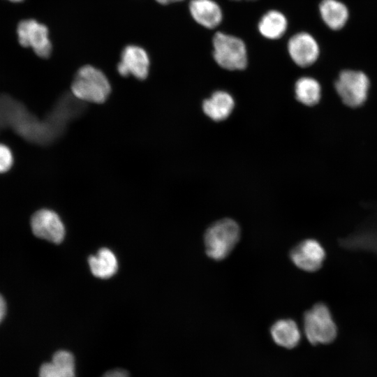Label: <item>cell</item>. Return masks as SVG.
Wrapping results in <instances>:
<instances>
[{"label":"cell","instance_id":"6da1fadb","mask_svg":"<svg viewBox=\"0 0 377 377\" xmlns=\"http://www.w3.org/2000/svg\"><path fill=\"white\" fill-rule=\"evenodd\" d=\"M67 125L52 109L41 120L20 101L0 95V131L10 128L27 141L47 145L64 133Z\"/></svg>","mask_w":377,"mask_h":377},{"label":"cell","instance_id":"7a4b0ae2","mask_svg":"<svg viewBox=\"0 0 377 377\" xmlns=\"http://www.w3.org/2000/svg\"><path fill=\"white\" fill-rule=\"evenodd\" d=\"M240 235L239 226L231 219L225 218L214 222L205 232L206 254L214 260L226 258L239 242Z\"/></svg>","mask_w":377,"mask_h":377},{"label":"cell","instance_id":"3957f363","mask_svg":"<svg viewBox=\"0 0 377 377\" xmlns=\"http://www.w3.org/2000/svg\"><path fill=\"white\" fill-rule=\"evenodd\" d=\"M111 90L110 82L99 69L89 65L81 67L71 84V94L85 103H102Z\"/></svg>","mask_w":377,"mask_h":377},{"label":"cell","instance_id":"277c9868","mask_svg":"<svg viewBox=\"0 0 377 377\" xmlns=\"http://www.w3.org/2000/svg\"><path fill=\"white\" fill-rule=\"evenodd\" d=\"M304 330L307 340L313 345L332 342L337 335V327L328 307L317 303L304 315Z\"/></svg>","mask_w":377,"mask_h":377},{"label":"cell","instance_id":"5b68a950","mask_svg":"<svg viewBox=\"0 0 377 377\" xmlns=\"http://www.w3.org/2000/svg\"><path fill=\"white\" fill-rule=\"evenodd\" d=\"M213 57L219 66L229 71L243 70L247 66V50L236 36L217 32L212 39Z\"/></svg>","mask_w":377,"mask_h":377},{"label":"cell","instance_id":"8992f818","mask_svg":"<svg viewBox=\"0 0 377 377\" xmlns=\"http://www.w3.org/2000/svg\"><path fill=\"white\" fill-rule=\"evenodd\" d=\"M16 35L22 47H31L40 58L50 56L52 47L45 24L34 19L22 20L17 25Z\"/></svg>","mask_w":377,"mask_h":377},{"label":"cell","instance_id":"52a82bcc","mask_svg":"<svg viewBox=\"0 0 377 377\" xmlns=\"http://www.w3.org/2000/svg\"><path fill=\"white\" fill-rule=\"evenodd\" d=\"M369 81L361 71L345 70L341 72L335 82V89L344 104L356 108L367 99Z\"/></svg>","mask_w":377,"mask_h":377},{"label":"cell","instance_id":"ba28073f","mask_svg":"<svg viewBox=\"0 0 377 377\" xmlns=\"http://www.w3.org/2000/svg\"><path fill=\"white\" fill-rule=\"evenodd\" d=\"M290 258L298 268L313 272L322 267L325 251L318 241L308 239L300 242L292 249Z\"/></svg>","mask_w":377,"mask_h":377},{"label":"cell","instance_id":"9c48e42d","mask_svg":"<svg viewBox=\"0 0 377 377\" xmlns=\"http://www.w3.org/2000/svg\"><path fill=\"white\" fill-rule=\"evenodd\" d=\"M31 226L34 234L51 242H61L65 235V228L59 216L54 212L43 209L31 217Z\"/></svg>","mask_w":377,"mask_h":377},{"label":"cell","instance_id":"30bf717a","mask_svg":"<svg viewBox=\"0 0 377 377\" xmlns=\"http://www.w3.org/2000/svg\"><path fill=\"white\" fill-rule=\"evenodd\" d=\"M288 50L292 60L301 67H307L313 64L320 53L316 40L306 32H300L293 35L288 40Z\"/></svg>","mask_w":377,"mask_h":377},{"label":"cell","instance_id":"8fae6325","mask_svg":"<svg viewBox=\"0 0 377 377\" xmlns=\"http://www.w3.org/2000/svg\"><path fill=\"white\" fill-rule=\"evenodd\" d=\"M149 59L146 51L137 45H128L122 51L117 71L123 77L132 75L144 80L147 77Z\"/></svg>","mask_w":377,"mask_h":377},{"label":"cell","instance_id":"7c38bea8","mask_svg":"<svg viewBox=\"0 0 377 377\" xmlns=\"http://www.w3.org/2000/svg\"><path fill=\"white\" fill-rule=\"evenodd\" d=\"M189 11L198 24L207 29L216 27L222 21V10L213 0H191Z\"/></svg>","mask_w":377,"mask_h":377},{"label":"cell","instance_id":"4fadbf2b","mask_svg":"<svg viewBox=\"0 0 377 377\" xmlns=\"http://www.w3.org/2000/svg\"><path fill=\"white\" fill-rule=\"evenodd\" d=\"M235 106L232 96L225 91H216L205 99L202 109L207 116L216 121L227 119Z\"/></svg>","mask_w":377,"mask_h":377},{"label":"cell","instance_id":"5bb4252c","mask_svg":"<svg viewBox=\"0 0 377 377\" xmlns=\"http://www.w3.org/2000/svg\"><path fill=\"white\" fill-rule=\"evenodd\" d=\"M270 333L277 345L288 349L297 346L301 339L298 326L292 319L278 320L272 325Z\"/></svg>","mask_w":377,"mask_h":377},{"label":"cell","instance_id":"9a60e30c","mask_svg":"<svg viewBox=\"0 0 377 377\" xmlns=\"http://www.w3.org/2000/svg\"><path fill=\"white\" fill-rule=\"evenodd\" d=\"M319 10L323 22L333 30L341 29L348 18L347 7L337 0H323Z\"/></svg>","mask_w":377,"mask_h":377},{"label":"cell","instance_id":"2e32d148","mask_svg":"<svg viewBox=\"0 0 377 377\" xmlns=\"http://www.w3.org/2000/svg\"><path fill=\"white\" fill-rule=\"evenodd\" d=\"M288 21L280 11L271 10L260 18L258 29L260 34L266 38L275 40L280 38L286 31Z\"/></svg>","mask_w":377,"mask_h":377},{"label":"cell","instance_id":"e0dca14e","mask_svg":"<svg viewBox=\"0 0 377 377\" xmlns=\"http://www.w3.org/2000/svg\"><path fill=\"white\" fill-rule=\"evenodd\" d=\"M88 262L91 273L101 279L111 277L118 269L115 255L107 248H102L96 256H89Z\"/></svg>","mask_w":377,"mask_h":377},{"label":"cell","instance_id":"ac0fdd59","mask_svg":"<svg viewBox=\"0 0 377 377\" xmlns=\"http://www.w3.org/2000/svg\"><path fill=\"white\" fill-rule=\"evenodd\" d=\"M295 96L298 101L307 106L318 103L321 96V87L314 78L303 77L295 85Z\"/></svg>","mask_w":377,"mask_h":377},{"label":"cell","instance_id":"d6986e66","mask_svg":"<svg viewBox=\"0 0 377 377\" xmlns=\"http://www.w3.org/2000/svg\"><path fill=\"white\" fill-rule=\"evenodd\" d=\"M343 244L353 248L371 249L377 253V226L359 231L343 242Z\"/></svg>","mask_w":377,"mask_h":377},{"label":"cell","instance_id":"ffe728a7","mask_svg":"<svg viewBox=\"0 0 377 377\" xmlns=\"http://www.w3.org/2000/svg\"><path fill=\"white\" fill-rule=\"evenodd\" d=\"M39 377H75V372L59 367L51 362L41 365Z\"/></svg>","mask_w":377,"mask_h":377},{"label":"cell","instance_id":"44dd1931","mask_svg":"<svg viewBox=\"0 0 377 377\" xmlns=\"http://www.w3.org/2000/svg\"><path fill=\"white\" fill-rule=\"evenodd\" d=\"M52 362L59 367L75 370V358L69 351L64 350L57 351L53 355Z\"/></svg>","mask_w":377,"mask_h":377},{"label":"cell","instance_id":"7402d4cb","mask_svg":"<svg viewBox=\"0 0 377 377\" xmlns=\"http://www.w3.org/2000/svg\"><path fill=\"white\" fill-rule=\"evenodd\" d=\"M13 163V154L5 145L0 144V173L8 171Z\"/></svg>","mask_w":377,"mask_h":377},{"label":"cell","instance_id":"603a6c76","mask_svg":"<svg viewBox=\"0 0 377 377\" xmlns=\"http://www.w3.org/2000/svg\"><path fill=\"white\" fill-rule=\"evenodd\" d=\"M102 377H129V374L123 369H114L108 371Z\"/></svg>","mask_w":377,"mask_h":377},{"label":"cell","instance_id":"cb8c5ba5","mask_svg":"<svg viewBox=\"0 0 377 377\" xmlns=\"http://www.w3.org/2000/svg\"><path fill=\"white\" fill-rule=\"evenodd\" d=\"M6 313V303L3 298L0 295V323Z\"/></svg>","mask_w":377,"mask_h":377},{"label":"cell","instance_id":"d4e9b609","mask_svg":"<svg viewBox=\"0 0 377 377\" xmlns=\"http://www.w3.org/2000/svg\"><path fill=\"white\" fill-rule=\"evenodd\" d=\"M158 3L161 4H168L174 2L181 1L183 0H156Z\"/></svg>","mask_w":377,"mask_h":377},{"label":"cell","instance_id":"484cf974","mask_svg":"<svg viewBox=\"0 0 377 377\" xmlns=\"http://www.w3.org/2000/svg\"><path fill=\"white\" fill-rule=\"evenodd\" d=\"M8 1L13 2V3H20L23 1L24 0H7Z\"/></svg>","mask_w":377,"mask_h":377}]
</instances>
